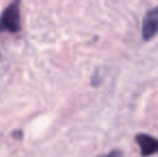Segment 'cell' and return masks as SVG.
<instances>
[{
    "mask_svg": "<svg viewBox=\"0 0 158 157\" xmlns=\"http://www.w3.org/2000/svg\"><path fill=\"white\" fill-rule=\"evenodd\" d=\"M19 1L21 0H14L0 15V31L15 34L21 30Z\"/></svg>",
    "mask_w": 158,
    "mask_h": 157,
    "instance_id": "6da1fadb",
    "label": "cell"
},
{
    "mask_svg": "<svg viewBox=\"0 0 158 157\" xmlns=\"http://www.w3.org/2000/svg\"><path fill=\"white\" fill-rule=\"evenodd\" d=\"M141 34L145 41L154 39L158 35V6L148 10L144 15Z\"/></svg>",
    "mask_w": 158,
    "mask_h": 157,
    "instance_id": "7a4b0ae2",
    "label": "cell"
},
{
    "mask_svg": "<svg viewBox=\"0 0 158 157\" xmlns=\"http://www.w3.org/2000/svg\"><path fill=\"white\" fill-rule=\"evenodd\" d=\"M135 142L140 147L142 157H150L158 154V139L148 134H138L135 137Z\"/></svg>",
    "mask_w": 158,
    "mask_h": 157,
    "instance_id": "3957f363",
    "label": "cell"
},
{
    "mask_svg": "<svg viewBox=\"0 0 158 157\" xmlns=\"http://www.w3.org/2000/svg\"><path fill=\"white\" fill-rule=\"evenodd\" d=\"M98 157H123V152L121 150H113L111 151L109 154L106 155H103V156H98Z\"/></svg>",
    "mask_w": 158,
    "mask_h": 157,
    "instance_id": "277c9868",
    "label": "cell"
}]
</instances>
